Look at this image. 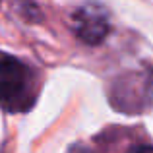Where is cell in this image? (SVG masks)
Segmentation results:
<instances>
[{"instance_id":"6da1fadb","label":"cell","mask_w":153,"mask_h":153,"mask_svg":"<svg viewBox=\"0 0 153 153\" xmlns=\"http://www.w3.org/2000/svg\"><path fill=\"white\" fill-rule=\"evenodd\" d=\"M31 72L23 62L0 54V105L10 111L23 108L31 101Z\"/></svg>"},{"instance_id":"7a4b0ae2","label":"cell","mask_w":153,"mask_h":153,"mask_svg":"<svg viewBox=\"0 0 153 153\" xmlns=\"http://www.w3.org/2000/svg\"><path fill=\"white\" fill-rule=\"evenodd\" d=\"M108 14L107 10L97 4L82 6L74 14V29L78 37L87 45L101 43L108 33Z\"/></svg>"},{"instance_id":"3957f363","label":"cell","mask_w":153,"mask_h":153,"mask_svg":"<svg viewBox=\"0 0 153 153\" xmlns=\"http://www.w3.org/2000/svg\"><path fill=\"white\" fill-rule=\"evenodd\" d=\"M16 8H19V12H23V8H25V18L29 19H39V10L37 6H35V2H31V0H16Z\"/></svg>"},{"instance_id":"277c9868","label":"cell","mask_w":153,"mask_h":153,"mask_svg":"<svg viewBox=\"0 0 153 153\" xmlns=\"http://www.w3.org/2000/svg\"><path fill=\"white\" fill-rule=\"evenodd\" d=\"M128 153H153V147L151 146H134Z\"/></svg>"}]
</instances>
